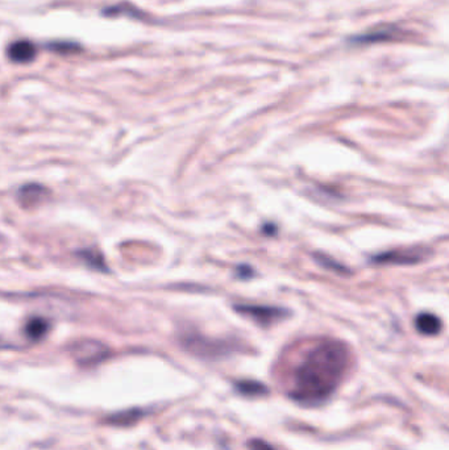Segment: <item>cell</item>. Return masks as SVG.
I'll use <instances>...</instances> for the list:
<instances>
[{"label":"cell","instance_id":"obj_1","mask_svg":"<svg viewBox=\"0 0 449 450\" xmlns=\"http://www.w3.org/2000/svg\"><path fill=\"white\" fill-rule=\"evenodd\" d=\"M349 366L350 350L343 341H320L294 370L290 398L303 406L323 403L340 386Z\"/></svg>","mask_w":449,"mask_h":450},{"label":"cell","instance_id":"obj_4","mask_svg":"<svg viewBox=\"0 0 449 450\" xmlns=\"http://www.w3.org/2000/svg\"><path fill=\"white\" fill-rule=\"evenodd\" d=\"M429 255V250L420 246L393 249L373 257L372 261L379 265H415L423 261Z\"/></svg>","mask_w":449,"mask_h":450},{"label":"cell","instance_id":"obj_9","mask_svg":"<svg viewBox=\"0 0 449 450\" xmlns=\"http://www.w3.org/2000/svg\"><path fill=\"white\" fill-rule=\"evenodd\" d=\"M393 33L390 28H384V30H377V31L367 32L364 34H358L349 39L350 44L355 45H369V44H376V42L388 41L393 39Z\"/></svg>","mask_w":449,"mask_h":450},{"label":"cell","instance_id":"obj_11","mask_svg":"<svg viewBox=\"0 0 449 450\" xmlns=\"http://www.w3.org/2000/svg\"><path fill=\"white\" fill-rule=\"evenodd\" d=\"M235 389L244 397H263L269 392V390L264 383L257 380H239L235 383Z\"/></svg>","mask_w":449,"mask_h":450},{"label":"cell","instance_id":"obj_12","mask_svg":"<svg viewBox=\"0 0 449 450\" xmlns=\"http://www.w3.org/2000/svg\"><path fill=\"white\" fill-rule=\"evenodd\" d=\"M49 323L42 317H33L25 324V335L32 340H40L49 330Z\"/></svg>","mask_w":449,"mask_h":450},{"label":"cell","instance_id":"obj_2","mask_svg":"<svg viewBox=\"0 0 449 450\" xmlns=\"http://www.w3.org/2000/svg\"><path fill=\"white\" fill-rule=\"evenodd\" d=\"M184 348L201 359H219L232 353L234 345L223 340H211L198 333H184L181 338Z\"/></svg>","mask_w":449,"mask_h":450},{"label":"cell","instance_id":"obj_15","mask_svg":"<svg viewBox=\"0 0 449 450\" xmlns=\"http://www.w3.org/2000/svg\"><path fill=\"white\" fill-rule=\"evenodd\" d=\"M248 448L249 450H276L263 439H252L248 442Z\"/></svg>","mask_w":449,"mask_h":450},{"label":"cell","instance_id":"obj_8","mask_svg":"<svg viewBox=\"0 0 449 450\" xmlns=\"http://www.w3.org/2000/svg\"><path fill=\"white\" fill-rule=\"evenodd\" d=\"M415 328L420 335L435 336L441 329V321L438 316L429 312H423L415 319Z\"/></svg>","mask_w":449,"mask_h":450},{"label":"cell","instance_id":"obj_13","mask_svg":"<svg viewBox=\"0 0 449 450\" xmlns=\"http://www.w3.org/2000/svg\"><path fill=\"white\" fill-rule=\"evenodd\" d=\"M78 257L81 258L82 261L87 266L91 267V269L101 270V271L107 270V265L104 262V258L96 249H83V250H80Z\"/></svg>","mask_w":449,"mask_h":450},{"label":"cell","instance_id":"obj_7","mask_svg":"<svg viewBox=\"0 0 449 450\" xmlns=\"http://www.w3.org/2000/svg\"><path fill=\"white\" fill-rule=\"evenodd\" d=\"M46 195H48L46 188L42 187L41 184H25L18 191V200L23 207L30 208L41 203Z\"/></svg>","mask_w":449,"mask_h":450},{"label":"cell","instance_id":"obj_3","mask_svg":"<svg viewBox=\"0 0 449 450\" xmlns=\"http://www.w3.org/2000/svg\"><path fill=\"white\" fill-rule=\"evenodd\" d=\"M70 353L72 359H75L80 365L91 366L107 359L110 350L101 341L82 340L72 344Z\"/></svg>","mask_w":449,"mask_h":450},{"label":"cell","instance_id":"obj_10","mask_svg":"<svg viewBox=\"0 0 449 450\" xmlns=\"http://www.w3.org/2000/svg\"><path fill=\"white\" fill-rule=\"evenodd\" d=\"M144 413L141 409H128V411H122L119 413H115L108 416L106 421L111 425H118V427H127V425H132L133 423L139 421L143 418Z\"/></svg>","mask_w":449,"mask_h":450},{"label":"cell","instance_id":"obj_5","mask_svg":"<svg viewBox=\"0 0 449 450\" xmlns=\"http://www.w3.org/2000/svg\"><path fill=\"white\" fill-rule=\"evenodd\" d=\"M235 308L237 312L253 319L261 326H270L274 321H278L289 315L284 308L269 307V306L239 304V306H235Z\"/></svg>","mask_w":449,"mask_h":450},{"label":"cell","instance_id":"obj_6","mask_svg":"<svg viewBox=\"0 0 449 450\" xmlns=\"http://www.w3.org/2000/svg\"><path fill=\"white\" fill-rule=\"evenodd\" d=\"M7 56L15 63H30L36 58V48L32 42L19 40L11 44L7 49Z\"/></svg>","mask_w":449,"mask_h":450},{"label":"cell","instance_id":"obj_14","mask_svg":"<svg viewBox=\"0 0 449 450\" xmlns=\"http://www.w3.org/2000/svg\"><path fill=\"white\" fill-rule=\"evenodd\" d=\"M48 48L56 53H77L81 49L80 45L70 41L51 42L48 45Z\"/></svg>","mask_w":449,"mask_h":450}]
</instances>
